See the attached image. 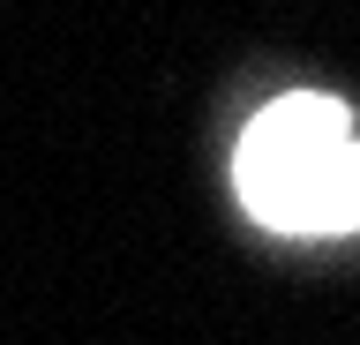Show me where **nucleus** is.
Here are the masks:
<instances>
[{
  "label": "nucleus",
  "instance_id": "nucleus-1",
  "mask_svg": "<svg viewBox=\"0 0 360 345\" xmlns=\"http://www.w3.org/2000/svg\"><path fill=\"white\" fill-rule=\"evenodd\" d=\"M240 203L270 233L330 240L360 233V128L338 98H278L248 120L233 158Z\"/></svg>",
  "mask_w": 360,
  "mask_h": 345
}]
</instances>
